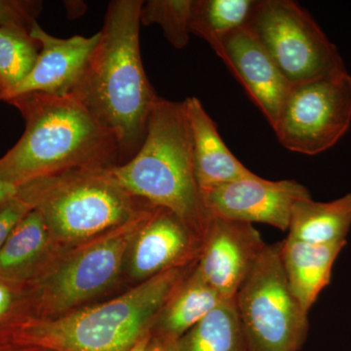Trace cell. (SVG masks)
Returning a JSON list of instances; mask_svg holds the SVG:
<instances>
[{"label": "cell", "mask_w": 351, "mask_h": 351, "mask_svg": "<svg viewBox=\"0 0 351 351\" xmlns=\"http://www.w3.org/2000/svg\"><path fill=\"white\" fill-rule=\"evenodd\" d=\"M258 1L193 0L191 34L204 39L215 51L226 36L249 25Z\"/></svg>", "instance_id": "cell-21"}, {"label": "cell", "mask_w": 351, "mask_h": 351, "mask_svg": "<svg viewBox=\"0 0 351 351\" xmlns=\"http://www.w3.org/2000/svg\"><path fill=\"white\" fill-rule=\"evenodd\" d=\"M143 3L142 0L108 3L99 43L71 93L117 138L120 164L137 154L158 99L141 57Z\"/></svg>", "instance_id": "cell-1"}, {"label": "cell", "mask_w": 351, "mask_h": 351, "mask_svg": "<svg viewBox=\"0 0 351 351\" xmlns=\"http://www.w3.org/2000/svg\"><path fill=\"white\" fill-rule=\"evenodd\" d=\"M291 85L346 71L338 48L292 0H258L247 25Z\"/></svg>", "instance_id": "cell-8"}, {"label": "cell", "mask_w": 351, "mask_h": 351, "mask_svg": "<svg viewBox=\"0 0 351 351\" xmlns=\"http://www.w3.org/2000/svg\"><path fill=\"white\" fill-rule=\"evenodd\" d=\"M351 228V193L329 202L306 198L295 203L291 214L289 237L317 245L346 242Z\"/></svg>", "instance_id": "cell-19"}, {"label": "cell", "mask_w": 351, "mask_h": 351, "mask_svg": "<svg viewBox=\"0 0 351 351\" xmlns=\"http://www.w3.org/2000/svg\"><path fill=\"white\" fill-rule=\"evenodd\" d=\"M7 103L22 113L25 130L0 158L1 181L22 186L71 170L120 164L117 138L71 95L29 93Z\"/></svg>", "instance_id": "cell-2"}, {"label": "cell", "mask_w": 351, "mask_h": 351, "mask_svg": "<svg viewBox=\"0 0 351 351\" xmlns=\"http://www.w3.org/2000/svg\"><path fill=\"white\" fill-rule=\"evenodd\" d=\"M34 209L31 201L19 191L17 195L0 205V249L23 218Z\"/></svg>", "instance_id": "cell-26"}, {"label": "cell", "mask_w": 351, "mask_h": 351, "mask_svg": "<svg viewBox=\"0 0 351 351\" xmlns=\"http://www.w3.org/2000/svg\"><path fill=\"white\" fill-rule=\"evenodd\" d=\"M247 351H299L308 332V313L284 271L280 242L267 244L234 298Z\"/></svg>", "instance_id": "cell-7"}, {"label": "cell", "mask_w": 351, "mask_h": 351, "mask_svg": "<svg viewBox=\"0 0 351 351\" xmlns=\"http://www.w3.org/2000/svg\"><path fill=\"white\" fill-rule=\"evenodd\" d=\"M191 130L193 164L200 191L257 176L228 149L214 120L195 97L184 101Z\"/></svg>", "instance_id": "cell-15"}, {"label": "cell", "mask_w": 351, "mask_h": 351, "mask_svg": "<svg viewBox=\"0 0 351 351\" xmlns=\"http://www.w3.org/2000/svg\"><path fill=\"white\" fill-rule=\"evenodd\" d=\"M274 127L292 85L287 82L262 43L248 29L232 32L214 51Z\"/></svg>", "instance_id": "cell-14"}, {"label": "cell", "mask_w": 351, "mask_h": 351, "mask_svg": "<svg viewBox=\"0 0 351 351\" xmlns=\"http://www.w3.org/2000/svg\"><path fill=\"white\" fill-rule=\"evenodd\" d=\"M265 246L252 223L210 218L196 272L223 299H234Z\"/></svg>", "instance_id": "cell-11"}, {"label": "cell", "mask_w": 351, "mask_h": 351, "mask_svg": "<svg viewBox=\"0 0 351 351\" xmlns=\"http://www.w3.org/2000/svg\"><path fill=\"white\" fill-rule=\"evenodd\" d=\"M152 332L147 334L144 338L140 339L137 343H135L128 351H147V345H149V339H151Z\"/></svg>", "instance_id": "cell-29"}, {"label": "cell", "mask_w": 351, "mask_h": 351, "mask_svg": "<svg viewBox=\"0 0 351 351\" xmlns=\"http://www.w3.org/2000/svg\"><path fill=\"white\" fill-rule=\"evenodd\" d=\"M27 318L31 311L24 286L0 281V335Z\"/></svg>", "instance_id": "cell-24"}, {"label": "cell", "mask_w": 351, "mask_h": 351, "mask_svg": "<svg viewBox=\"0 0 351 351\" xmlns=\"http://www.w3.org/2000/svg\"><path fill=\"white\" fill-rule=\"evenodd\" d=\"M152 206L101 237L62 249L29 285L25 286L31 318H52L80 308L117 282L136 235L154 216Z\"/></svg>", "instance_id": "cell-6"}, {"label": "cell", "mask_w": 351, "mask_h": 351, "mask_svg": "<svg viewBox=\"0 0 351 351\" xmlns=\"http://www.w3.org/2000/svg\"><path fill=\"white\" fill-rule=\"evenodd\" d=\"M180 351H247L234 299L223 300L178 341Z\"/></svg>", "instance_id": "cell-20"}, {"label": "cell", "mask_w": 351, "mask_h": 351, "mask_svg": "<svg viewBox=\"0 0 351 351\" xmlns=\"http://www.w3.org/2000/svg\"><path fill=\"white\" fill-rule=\"evenodd\" d=\"M40 8L41 2L0 0V27H22L29 32Z\"/></svg>", "instance_id": "cell-25"}, {"label": "cell", "mask_w": 351, "mask_h": 351, "mask_svg": "<svg viewBox=\"0 0 351 351\" xmlns=\"http://www.w3.org/2000/svg\"><path fill=\"white\" fill-rule=\"evenodd\" d=\"M108 171L129 195L172 212L203 239L210 218L195 177L184 101L158 97L137 154Z\"/></svg>", "instance_id": "cell-4"}, {"label": "cell", "mask_w": 351, "mask_h": 351, "mask_svg": "<svg viewBox=\"0 0 351 351\" xmlns=\"http://www.w3.org/2000/svg\"><path fill=\"white\" fill-rule=\"evenodd\" d=\"M346 242L306 243L293 237L280 242V256L291 290L308 313L320 293L329 285L332 270Z\"/></svg>", "instance_id": "cell-17"}, {"label": "cell", "mask_w": 351, "mask_h": 351, "mask_svg": "<svg viewBox=\"0 0 351 351\" xmlns=\"http://www.w3.org/2000/svg\"><path fill=\"white\" fill-rule=\"evenodd\" d=\"M61 250L41 214L32 209L0 249V281L15 286L29 285Z\"/></svg>", "instance_id": "cell-16"}, {"label": "cell", "mask_w": 351, "mask_h": 351, "mask_svg": "<svg viewBox=\"0 0 351 351\" xmlns=\"http://www.w3.org/2000/svg\"><path fill=\"white\" fill-rule=\"evenodd\" d=\"M203 239L176 215L158 208L132 242L127 263L129 274L136 282L176 267L197 263Z\"/></svg>", "instance_id": "cell-12"}, {"label": "cell", "mask_w": 351, "mask_h": 351, "mask_svg": "<svg viewBox=\"0 0 351 351\" xmlns=\"http://www.w3.org/2000/svg\"><path fill=\"white\" fill-rule=\"evenodd\" d=\"M223 300L226 299L196 272L195 267L161 309L152 334L179 341Z\"/></svg>", "instance_id": "cell-18"}, {"label": "cell", "mask_w": 351, "mask_h": 351, "mask_svg": "<svg viewBox=\"0 0 351 351\" xmlns=\"http://www.w3.org/2000/svg\"><path fill=\"white\" fill-rule=\"evenodd\" d=\"M209 218L265 223L288 232L295 203L311 198L300 182L269 181L260 176L239 180L201 193Z\"/></svg>", "instance_id": "cell-10"}, {"label": "cell", "mask_w": 351, "mask_h": 351, "mask_svg": "<svg viewBox=\"0 0 351 351\" xmlns=\"http://www.w3.org/2000/svg\"><path fill=\"white\" fill-rule=\"evenodd\" d=\"M0 351H43L29 346H0Z\"/></svg>", "instance_id": "cell-30"}, {"label": "cell", "mask_w": 351, "mask_h": 351, "mask_svg": "<svg viewBox=\"0 0 351 351\" xmlns=\"http://www.w3.org/2000/svg\"><path fill=\"white\" fill-rule=\"evenodd\" d=\"M20 186H15L0 180V205L19 193Z\"/></svg>", "instance_id": "cell-28"}, {"label": "cell", "mask_w": 351, "mask_h": 351, "mask_svg": "<svg viewBox=\"0 0 351 351\" xmlns=\"http://www.w3.org/2000/svg\"><path fill=\"white\" fill-rule=\"evenodd\" d=\"M41 214L59 248L101 237L154 205L129 195L108 168H83L20 186Z\"/></svg>", "instance_id": "cell-5"}, {"label": "cell", "mask_w": 351, "mask_h": 351, "mask_svg": "<svg viewBox=\"0 0 351 351\" xmlns=\"http://www.w3.org/2000/svg\"><path fill=\"white\" fill-rule=\"evenodd\" d=\"M29 34L40 47L38 61L24 80L0 95V100L8 101L29 93L71 95L99 43L100 32L90 38L75 36L62 39L51 36L36 22Z\"/></svg>", "instance_id": "cell-13"}, {"label": "cell", "mask_w": 351, "mask_h": 351, "mask_svg": "<svg viewBox=\"0 0 351 351\" xmlns=\"http://www.w3.org/2000/svg\"><path fill=\"white\" fill-rule=\"evenodd\" d=\"M196 263L157 274L121 295L52 318H27L0 335V346L43 351H128L152 332L161 309Z\"/></svg>", "instance_id": "cell-3"}, {"label": "cell", "mask_w": 351, "mask_h": 351, "mask_svg": "<svg viewBox=\"0 0 351 351\" xmlns=\"http://www.w3.org/2000/svg\"><path fill=\"white\" fill-rule=\"evenodd\" d=\"M193 0H149L141 9V25H160L164 36L176 49L189 43Z\"/></svg>", "instance_id": "cell-23"}, {"label": "cell", "mask_w": 351, "mask_h": 351, "mask_svg": "<svg viewBox=\"0 0 351 351\" xmlns=\"http://www.w3.org/2000/svg\"><path fill=\"white\" fill-rule=\"evenodd\" d=\"M147 351H180L178 341L161 338L152 334Z\"/></svg>", "instance_id": "cell-27"}, {"label": "cell", "mask_w": 351, "mask_h": 351, "mask_svg": "<svg viewBox=\"0 0 351 351\" xmlns=\"http://www.w3.org/2000/svg\"><path fill=\"white\" fill-rule=\"evenodd\" d=\"M39 44L22 27H0V95L24 80L38 61Z\"/></svg>", "instance_id": "cell-22"}, {"label": "cell", "mask_w": 351, "mask_h": 351, "mask_svg": "<svg viewBox=\"0 0 351 351\" xmlns=\"http://www.w3.org/2000/svg\"><path fill=\"white\" fill-rule=\"evenodd\" d=\"M351 125L348 71L293 85L272 127L289 151L316 156L334 147Z\"/></svg>", "instance_id": "cell-9"}]
</instances>
